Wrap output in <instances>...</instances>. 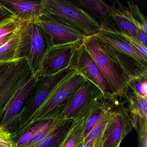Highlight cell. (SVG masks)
Returning <instances> with one entry per match:
<instances>
[{"label":"cell","instance_id":"cell-1","mask_svg":"<svg viewBox=\"0 0 147 147\" xmlns=\"http://www.w3.org/2000/svg\"><path fill=\"white\" fill-rule=\"evenodd\" d=\"M82 44L90 54L116 97L126 98L132 79L111 52L107 44L96 35L86 37Z\"/></svg>","mask_w":147,"mask_h":147},{"label":"cell","instance_id":"cell-2","mask_svg":"<svg viewBox=\"0 0 147 147\" xmlns=\"http://www.w3.org/2000/svg\"><path fill=\"white\" fill-rule=\"evenodd\" d=\"M51 46L49 36L37 24H24L19 30L15 60L25 59L32 73L36 75L44 56Z\"/></svg>","mask_w":147,"mask_h":147},{"label":"cell","instance_id":"cell-3","mask_svg":"<svg viewBox=\"0 0 147 147\" xmlns=\"http://www.w3.org/2000/svg\"><path fill=\"white\" fill-rule=\"evenodd\" d=\"M43 4L46 15L61 19L87 36L96 35L101 28L98 22L71 1L43 0Z\"/></svg>","mask_w":147,"mask_h":147},{"label":"cell","instance_id":"cell-4","mask_svg":"<svg viewBox=\"0 0 147 147\" xmlns=\"http://www.w3.org/2000/svg\"><path fill=\"white\" fill-rule=\"evenodd\" d=\"M105 98L97 86L85 79L67 102L60 118L76 120L86 117Z\"/></svg>","mask_w":147,"mask_h":147},{"label":"cell","instance_id":"cell-5","mask_svg":"<svg viewBox=\"0 0 147 147\" xmlns=\"http://www.w3.org/2000/svg\"><path fill=\"white\" fill-rule=\"evenodd\" d=\"M69 67L97 86L106 98L111 99L115 97L100 69L82 42L76 47Z\"/></svg>","mask_w":147,"mask_h":147},{"label":"cell","instance_id":"cell-6","mask_svg":"<svg viewBox=\"0 0 147 147\" xmlns=\"http://www.w3.org/2000/svg\"><path fill=\"white\" fill-rule=\"evenodd\" d=\"M49 36L52 45L80 42L88 36L60 18L45 15L36 22Z\"/></svg>","mask_w":147,"mask_h":147},{"label":"cell","instance_id":"cell-7","mask_svg":"<svg viewBox=\"0 0 147 147\" xmlns=\"http://www.w3.org/2000/svg\"><path fill=\"white\" fill-rule=\"evenodd\" d=\"M81 42L51 46L44 56L36 75H51L69 67L75 51Z\"/></svg>","mask_w":147,"mask_h":147},{"label":"cell","instance_id":"cell-8","mask_svg":"<svg viewBox=\"0 0 147 147\" xmlns=\"http://www.w3.org/2000/svg\"><path fill=\"white\" fill-rule=\"evenodd\" d=\"M131 123L125 109H115L103 133L102 147H119L131 131Z\"/></svg>","mask_w":147,"mask_h":147},{"label":"cell","instance_id":"cell-9","mask_svg":"<svg viewBox=\"0 0 147 147\" xmlns=\"http://www.w3.org/2000/svg\"><path fill=\"white\" fill-rule=\"evenodd\" d=\"M85 80V78L76 72L61 82L44 103L43 113L49 112L57 107L64 108L69 100Z\"/></svg>","mask_w":147,"mask_h":147},{"label":"cell","instance_id":"cell-10","mask_svg":"<svg viewBox=\"0 0 147 147\" xmlns=\"http://www.w3.org/2000/svg\"><path fill=\"white\" fill-rule=\"evenodd\" d=\"M0 3L23 24L36 23L42 17L46 15L43 0L36 1L0 0Z\"/></svg>","mask_w":147,"mask_h":147},{"label":"cell","instance_id":"cell-11","mask_svg":"<svg viewBox=\"0 0 147 147\" xmlns=\"http://www.w3.org/2000/svg\"><path fill=\"white\" fill-rule=\"evenodd\" d=\"M96 35L117 50L147 65V56L143 55L131 46L122 36L120 32L109 26H102Z\"/></svg>","mask_w":147,"mask_h":147},{"label":"cell","instance_id":"cell-12","mask_svg":"<svg viewBox=\"0 0 147 147\" xmlns=\"http://www.w3.org/2000/svg\"><path fill=\"white\" fill-rule=\"evenodd\" d=\"M71 2L85 11L102 26H108L112 18V6L101 0H74Z\"/></svg>","mask_w":147,"mask_h":147},{"label":"cell","instance_id":"cell-13","mask_svg":"<svg viewBox=\"0 0 147 147\" xmlns=\"http://www.w3.org/2000/svg\"><path fill=\"white\" fill-rule=\"evenodd\" d=\"M112 7V19L119 28V32L138 39L136 26L139 24L133 18L129 9L117 1H114Z\"/></svg>","mask_w":147,"mask_h":147},{"label":"cell","instance_id":"cell-14","mask_svg":"<svg viewBox=\"0 0 147 147\" xmlns=\"http://www.w3.org/2000/svg\"><path fill=\"white\" fill-rule=\"evenodd\" d=\"M38 79L37 75H33L27 82L20 88L8 102L7 108L5 111L1 124H5L21 109L28 97L31 90Z\"/></svg>","mask_w":147,"mask_h":147},{"label":"cell","instance_id":"cell-15","mask_svg":"<svg viewBox=\"0 0 147 147\" xmlns=\"http://www.w3.org/2000/svg\"><path fill=\"white\" fill-rule=\"evenodd\" d=\"M86 117L74 120L73 125L58 147H80L84 138Z\"/></svg>","mask_w":147,"mask_h":147},{"label":"cell","instance_id":"cell-16","mask_svg":"<svg viewBox=\"0 0 147 147\" xmlns=\"http://www.w3.org/2000/svg\"><path fill=\"white\" fill-rule=\"evenodd\" d=\"M19 42V30L13 33L9 39L0 46V63L15 61Z\"/></svg>","mask_w":147,"mask_h":147},{"label":"cell","instance_id":"cell-17","mask_svg":"<svg viewBox=\"0 0 147 147\" xmlns=\"http://www.w3.org/2000/svg\"><path fill=\"white\" fill-rule=\"evenodd\" d=\"M115 110H112L95 125L91 131L84 138L82 142L95 140L103 136V133Z\"/></svg>","mask_w":147,"mask_h":147},{"label":"cell","instance_id":"cell-18","mask_svg":"<svg viewBox=\"0 0 147 147\" xmlns=\"http://www.w3.org/2000/svg\"><path fill=\"white\" fill-rule=\"evenodd\" d=\"M23 24L14 16L3 20L0 23V37L17 31Z\"/></svg>","mask_w":147,"mask_h":147},{"label":"cell","instance_id":"cell-19","mask_svg":"<svg viewBox=\"0 0 147 147\" xmlns=\"http://www.w3.org/2000/svg\"><path fill=\"white\" fill-rule=\"evenodd\" d=\"M128 9L129 10L133 18L142 25L144 31L147 33V20L143 14L141 13L137 5L132 1H128Z\"/></svg>","mask_w":147,"mask_h":147},{"label":"cell","instance_id":"cell-20","mask_svg":"<svg viewBox=\"0 0 147 147\" xmlns=\"http://www.w3.org/2000/svg\"><path fill=\"white\" fill-rule=\"evenodd\" d=\"M147 79H138L132 80L128 87L140 95L147 98Z\"/></svg>","mask_w":147,"mask_h":147},{"label":"cell","instance_id":"cell-21","mask_svg":"<svg viewBox=\"0 0 147 147\" xmlns=\"http://www.w3.org/2000/svg\"><path fill=\"white\" fill-rule=\"evenodd\" d=\"M48 121V120H47L41 122L32 128L19 139L17 143L18 146L21 147L25 145L35 136V134L47 123Z\"/></svg>","mask_w":147,"mask_h":147},{"label":"cell","instance_id":"cell-22","mask_svg":"<svg viewBox=\"0 0 147 147\" xmlns=\"http://www.w3.org/2000/svg\"><path fill=\"white\" fill-rule=\"evenodd\" d=\"M122 36L125 38V40L137 50L141 52L143 55L147 56V48L143 45L139 40L136 38L131 37L121 32Z\"/></svg>","mask_w":147,"mask_h":147},{"label":"cell","instance_id":"cell-23","mask_svg":"<svg viewBox=\"0 0 147 147\" xmlns=\"http://www.w3.org/2000/svg\"><path fill=\"white\" fill-rule=\"evenodd\" d=\"M13 16L14 15L8 9L0 3V23Z\"/></svg>","mask_w":147,"mask_h":147},{"label":"cell","instance_id":"cell-24","mask_svg":"<svg viewBox=\"0 0 147 147\" xmlns=\"http://www.w3.org/2000/svg\"><path fill=\"white\" fill-rule=\"evenodd\" d=\"M97 140V139L95 140H91L85 142H82L80 147H94Z\"/></svg>","mask_w":147,"mask_h":147},{"label":"cell","instance_id":"cell-25","mask_svg":"<svg viewBox=\"0 0 147 147\" xmlns=\"http://www.w3.org/2000/svg\"><path fill=\"white\" fill-rule=\"evenodd\" d=\"M0 147H11L10 143L6 140L0 138Z\"/></svg>","mask_w":147,"mask_h":147},{"label":"cell","instance_id":"cell-26","mask_svg":"<svg viewBox=\"0 0 147 147\" xmlns=\"http://www.w3.org/2000/svg\"><path fill=\"white\" fill-rule=\"evenodd\" d=\"M11 34L6 35V36H4L0 37V46H1L2 44H3L5 42L9 39L10 36H11Z\"/></svg>","mask_w":147,"mask_h":147},{"label":"cell","instance_id":"cell-27","mask_svg":"<svg viewBox=\"0 0 147 147\" xmlns=\"http://www.w3.org/2000/svg\"><path fill=\"white\" fill-rule=\"evenodd\" d=\"M141 140L142 141V147H147V135L145 136Z\"/></svg>","mask_w":147,"mask_h":147}]
</instances>
